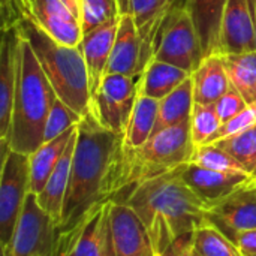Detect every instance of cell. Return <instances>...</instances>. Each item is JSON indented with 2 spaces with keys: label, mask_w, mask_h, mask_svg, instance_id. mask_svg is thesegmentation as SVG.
Returning a JSON list of instances; mask_svg holds the SVG:
<instances>
[{
  "label": "cell",
  "mask_w": 256,
  "mask_h": 256,
  "mask_svg": "<svg viewBox=\"0 0 256 256\" xmlns=\"http://www.w3.org/2000/svg\"><path fill=\"white\" fill-rule=\"evenodd\" d=\"M124 135L104 128L92 112L78 123L75 153L57 238L75 230L98 206L120 190Z\"/></svg>",
  "instance_id": "cell-1"
},
{
  "label": "cell",
  "mask_w": 256,
  "mask_h": 256,
  "mask_svg": "<svg viewBox=\"0 0 256 256\" xmlns=\"http://www.w3.org/2000/svg\"><path fill=\"white\" fill-rule=\"evenodd\" d=\"M182 168L122 190L114 201L132 207L144 222L154 254L159 256L174 240L195 232L206 222L208 204L183 180Z\"/></svg>",
  "instance_id": "cell-2"
},
{
  "label": "cell",
  "mask_w": 256,
  "mask_h": 256,
  "mask_svg": "<svg viewBox=\"0 0 256 256\" xmlns=\"http://www.w3.org/2000/svg\"><path fill=\"white\" fill-rule=\"evenodd\" d=\"M57 93L30 44L20 34L18 78L12 104L8 148L32 154L44 144L48 114Z\"/></svg>",
  "instance_id": "cell-3"
},
{
  "label": "cell",
  "mask_w": 256,
  "mask_h": 256,
  "mask_svg": "<svg viewBox=\"0 0 256 256\" xmlns=\"http://www.w3.org/2000/svg\"><path fill=\"white\" fill-rule=\"evenodd\" d=\"M30 44L57 98L82 117L90 112V81L80 46L56 40L26 14L15 26Z\"/></svg>",
  "instance_id": "cell-4"
},
{
  "label": "cell",
  "mask_w": 256,
  "mask_h": 256,
  "mask_svg": "<svg viewBox=\"0 0 256 256\" xmlns=\"http://www.w3.org/2000/svg\"><path fill=\"white\" fill-rule=\"evenodd\" d=\"M194 148L190 120L159 130L138 148H124L118 194L180 168L190 160Z\"/></svg>",
  "instance_id": "cell-5"
},
{
  "label": "cell",
  "mask_w": 256,
  "mask_h": 256,
  "mask_svg": "<svg viewBox=\"0 0 256 256\" xmlns=\"http://www.w3.org/2000/svg\"><path fill=\"white\" fill-rule=\"evenodd\" d=\"M153 58L174 64L190 74L202 62L201 42L186 8V0L182 3L174 0L162 20L156 36Z\"/></svg>",
  "instance_id": "cell-6"
},
{
  "label": "cell",
  "mask_w": 256,
  "mask_h": 256,
  "mask_svg": "<svg viewBox=\"0 0 256 256\" xmlns=\"http://www.w3.org/2000/svg\"><path fill=\"white\" fill-rule=\"evenodd\" d=\"M142 74H106L92 96L90 112L106 129L124 135L135 104L141 94Z\"/></svg>",
  "instance_id": "cell-7"
},
{
  "label": "cell",
  "mask_w": 256,
  "mask_h": 256,
  "mask_svg": "<svg viewBox=\"0 0 256 256\" xmlns=\"http://www.w3.org/2000/svg\"><path fill=\"white\" fill-rule=\"evenodd\" d=\"M30 192V154L8 148L0 174V249L9 246Z\"/></svg>",
  "instance_id": "cell-8"
},
{
  "label": "cell",
  "mask_w": 256,
  "mask_h": 256,
  "mask_svg": "<svg viewBox=\"0 0 256 256\" xmlns=\"http://www.w3.org/2000/svg\"><path fill=\"white\" fill-rule=\"evenodd\" d=\"M2 256H56L57 226L42 210L36 195L28 194L15 234Z\"/></svg>",
  "instance_id": "cell-9"
},
{
  "label": "cell",
  "mask_w": 256,
  "mask_h": 256,
  "mask_svg": "<svg viewBox=\"0 0 256 256\" xmlns=\"http://www.w3.org/2000/svg\"><path fill=\"white\" fill-rule=\"evenodd\" d=\"M22 10L56 40L80 46L84 38L81 0H24Z\"/></svg>",
  "instance_id": "cell-10"
},
{
  "label": "cell",
  "mask_w": 256,
  "mask_h": 256,
  "mask_svg": "<svg viewBox=\"0 0 256 256\" xmlns=\"http://www.w3.org/2000/svg\"><path fill=\"white\" fill-rule=\"evenodd\" d=\"M110 207L111 200L98 206L75 230L58 237L56 256H114Z\"/></svg>",
  "instance_id": "cell-11"
},
{
  "label": "cell",
  "mask_w": 256,
  "mask_h": 256,
  "mask_svg": "<svg viewBox=\"0 0 256 256\" xmlns=\"http://www.w3.org/2000/svg\"><path fill=\"white\" fill-rule=\"evenodd\" d=\"M256 51V0H226L218 54H242Z\"/></svg>",
  "instance_id": "cell-12"
},
{
  "label": "cell",
  "mask_w": 256,
  "mask_h": 256,
  "mask_svg": "<svg viewBox=\"0 0 256 256\" xmlns=\"http://www.w3.org/2000/svg\"><path fill=\"white\" fill-rule=\"evenodd\" d=\"M206 222L216 226L231 240L244 231L255 230L256 189L250 180L226 198L208 206Z\"/></svg>",
  "instance_id": "cell-13"
},
{
  "label": "cell",
  "mask_w": 256,
  "mask_h": 256,
  "mask_svg": "<svg viewBox=\"0 0 256 256\" xmlns=\"http://www.w3.org/2000/svg\"><path fill=\"white\" fill-rule=\"evenodd\" d=\"M110 224L112 255L156 256L148 231L132 207L111 200Z\"/></svg>",
  "instance_id": "cell-14"
},
{
  "label": "cell",
  "mask_w": 256,
  "mask_h": 256,
  "mask_svg": "<svg viewBox=\"0 0 256 256\" xmlns=\"http://www.w3.org/2000/svg\"><path fill=\"white\" fill-rule=\"evenodd\" d=\"M20 33L16 27L2 30L0 44V142L2 154L8 150L12 104L18 78Z\"/></svg>",
  "instance_id": "cell-15"
},
{
  "label": "cell",
  "mask_w": 256,
  "mask_h": 256,
  "mask_svg": "<svg viewBox=\"0 0 256 256\" xmlns=\"http://www.w3.org/2000/svg\"><path fill=\"white\" fill-rule=\"evenodd\" d=\"M182 177L184 183L208 206L226 198L250 180V176L246 172L216 171L192 162L183 165Z\"/></svg>",
  "instance_id": "cell-16"
},
{
  "label": "cell",
  "mask_w": 256,
  "mask_h": 256,
  "mask_svg": "<svg viewBox=\"0 0 256 256\" xmlns=\"http://www.w3.org/2000/svg\"><path fill=\"white\" fill-rule=\"evenodd\" d=\"M118 22H120V18H116L112 21L102 24L100 27L86 33L80 44V48L86 60L87 72H88L92 96L96 93L104 76L106 75L116 34L118 30Z\"/></svg>",
  "instance_id": "cell-17"
},
{
  "label": "cell",
  "mask_w": 256,
  "mask_h": 256,
  "mask_svg": "<svg viewBox=\"0 0 256 256\" xmlns=\"http://www.w3.org/2000/svg\"><path fill=\"white\" fill-rule=\"evenodd\" d=\"M194 84V100L195 104L213 105L226 92H230L231 82L220 54H213L200 63L192 72Z\"/></svg>",
  "instance_id": "cell-18"
},
{
  "label": "cell",
  "mask_w": 256,
  "mask_h": 256,
  "mask_svg": "<svg viewBox=\"0 0 256 256\" xmlns=\"http://www.w3.org/2000/svg\"><path fill=\"white\" fill-rule=\"evenodd\" d=\"M75 142H76V132L72 136V140L69 141L64 153L62 154V158H60L56 170L52 171L51 177L48 178L45 188L42 189L40 194L36 195L39 206L52 219L56 226H58L60 219H62L63 202H64L66 192H68L70 168H72V160H74V153H75Z\"/></svg>",
  "instance_id": "cell-19"
},
{
  "label": "cell",
  "mask_w": 256,
  "mask_h": 256,
  "mask_svg": "<svg viewBox=\"0 0 256 256\" xmlns=\"http://www.w3.org/2000/svg\"><path fill=\"white\" fill-rule=\"evenodd\" d=\"M226 0H186V8L194 20L202 57L218 54L219 30Z\"/></svg>",
  "instance_id": "cell-20"
},
{
  "label": "cell",
  "mask_w": 256,
  "mask_h": 256,
  "mask_svg": "<svg viewBox=\"0 0 256 256\" xmlns=\"http://www.w3.org/2000/svg\"><path fill=\"white\" fill-rule=\"evenodd\" d=\"M78 124L62 134L60 136L44 142L34 153L30 154V192L38 195L45 188L48 178L56 170L62 154L64 153L69 141L75 135Z\"/></svg>",
  "instance_id": "cell-21"
},
{
  "label": "cell",
  "mask_w": 256,
  "mask_h": 256,
  "mask_svg": "<svg viewBox=\"0 0 256 256\" xmlns=\"http://www.w3.org/2000/svg\"><path fill=\"white\" fill-rule=\"evenodd\" d=\"M192 74L174 64L152 60L142 72L141 94L160 100L182 86Z\"/></svg>",
  "instance_id": "cell-22"
},
{
  "label": "cell",
  "mask_w": 256,
  "mask_h": 256,
  "mask_svg": "<svg viewBox=\"0 0 256 256\" xmlns=\"http://www.w3.org/2000/svg\"><path fill=\"white\" fill-rule=\"evenodd\" d=\"M194 105V84L190 75L182 86H178L174 92L159 100V112L153 135L165 128H171L190 120Z\"/></svg>",
  "instance_id": "cell-23"
},
{
  "label": "cell",
  "mask_w": 256,
  "mask_h": 256,
  "mask_svg": "<svg viewBox=\"0 0 256 256\" xmlns=\"http://www.w3.org/2000/svg\"><path fill=\"white\" fill-rule=\"evenodd\" d=\"M159 112V100L140 94L124 132V148H138L153 135Z\"/></svg>",
  "instance_id": "cell-24"
},
{
  "label": "cell",
  "mask_w": 256,
  "mask_h": 256,
  "mask_svg": "<svg viewBox=\"0 0 256 256\" xmlns=\"http://www.w3.org/2000/svg\"><path fill=\"white\" fill-rule=\"evenodd\" d=\"M231 87L237 90L246 104L256 102V51L222 56Z\"/></svg>",
  "instance_id": "cell-25"
},
{
  "label": "cell",
  "mask_w": 256,
  "mask_h": 256,
  "mask_svg": "<svg viewBox=\"0 0 256 256\" xmlns=\"http://www.w3.org/2000/svg\"><path fill=\"white\" fill-rule=\"evenodd\" d=\"M194 249L201 256H244L230 237L208 222L195 230Z\"/></svg>",
  "instance_id": "cell-26"
},
{
  "label": "cell",
  "mask_w": 256,
  "mask_h": 256,
  "mask_svg": "<svg viewBox=\"0 0 256 256\" xmlns=\"http://www.w3.org/2000/svg\"><path fill=\"white\" fill-rule=\"evenodd\" d=\"M219 147L228 152L243 168L244 171L252 176L256 171V123L254 126L216 141Z\"/></svg>",
  "instance_id": "cell-27"
},
{
  "label": "cell",
  "mask_w": 256,
  "mask_h": 256,
  "mask_svg": "<svg viewBox=\"0 0 256 256\" xmlns=\"http://www.w3.org/2000/svg\"><path fill=\"white\" fill-rule=\"evenodd\" d=\"M224 123L220 122L216 106L195 104L190 114V138L194 147L207 144L208 140L220 129Z\"/></svg>",
  "instance_id": "cell-28"
},
{
  "label": "cell",
  "mask_w": 256,
  "mask_h": 256,
  "mask_svg": "<svg viewBox=\"0 0 256 256\" xmlns=\"http://www.w3.org/2000/svg\"><path fill=\"white\" fill-rule=\"evenodd\" d=\"M200 166L216 170V171H234V172H246L244 168L222 147L218 144H202L194 148L190 160ZM248 174V172H246Z\"/></svg>",
  "instance_id": "cell-29"
},
{
  "label": "cell",
  "mask_w": 256,
  "mask_h": 256,
  "mask_svg": "<svg viewBox=\"0 0 256 256\" xmlns=\"http://www.w3.org/2000/svg\"><path fill=\"white\" fill-rule=\"evenodd\" d=\"M81 2H82L84 34L123 15L122 0H81Z\"/></svg>",
  "instance_id": "cell-30"
},
{
  "label": "cell",
  "mask_w": 256,
  "mask_h": 256,
  "mask_svg": "<svg viewBox=\"0 0 256 256\" xmlns=\"http://www.w3.org/2000/svg\"><path fill=\"white\" fill-rule=\"evenodd\" d=\"M81 120H82L81 114L74 111L68 104H64L62 99L57 98L50 114H48V118H46L44 142H48V141L60 136L70 128L76 126Z\"/></svg>",
  "instance_id": "cell-31"
},
{
  "label": "cell",
  "mask_w": 256,
  "mask_h": 256,
  "mask_svg": "<svg viewBox=\"0 0 256 256\" xmlns=\"http://www.w3.org/2000/svg\"><path fill=\"white\" fill-rule=\"evenodd\" d=\"M174 0H126V14H130L141 28L162 14Z\"/></svg>",
  "instance_id": "cell-32"
},
{
  "label": "cell",
  "mask_w": 256,
  "mask_h": 256,
  "mask_svg": "<svg viewBox=\"0 0 256 256\" xmlns=\"http://www.w3.org/2000/svg\"><path fill=\"white\" fill-rule=\"evenodd\" d=\"M256 123V102L254 104H249L237 117H234L232 120H230L228 123H224L220 126V129L208 140L207 144H212V142H216V141H220L224 138H228L231 135H236L250 126H254Z\"/></svg>",
  "instance_id": "cell-33"
},
{
  "label": "cell",
  "mask_w": 256,
  "mask_h": 256,
  "mask_svg": "<svg viewBox=\"0 0 256 256\" xmlns=\"http://www.w3.org/2000/svg\"><path fill=\"white\" fill-rule=\"evenodd\" d=\"M214 106H216V111H218L220 122L228 123L230 120L237 117L248 106V104L237 90L231 88L214 104Z\"/></svg>",
  "instance_id": "cell-34"
},
{
  "label": "cell",
  "mask_w": 256,
  "mask_h": 256,
  "mask_svg": "<svg viewBox=\"0 0 256 256\" xmlns=\"http://www.w3.org/2000/svg\"><path fill=\"white\" fill-rule=\"evenodd\" d=\"M194 254V232L183 234L174 240L159 256H192Z\"/></svg>",
  "instance_id": "cell-35"
},
{
  "label": "cell",
  "mask_w": 256,
  "mask_h": 256,
  "mask_svg": "<svg viewBox=\"0 0 256 256\" xmlns=\"http://www.w3.org/2000/svg\"><path fill=\"white\" fill-rule=\"evenodd\" d=\"M232 242L244 255H256V228L238 234Z\"/></svg>",
  "instance_id": "cell-36"
},
{
  "label": "cell",
  "mask_w": 256,
  "mask_h": 256,
  "mask_svg": "<svg viewBox=\"0 0 256 256\" xmlns=\"http://www.w3.org/2000/svg\"><path fill=\"white\" fill-rule=\"evenodd\" d=\"M250 184H252V186H254V188H255V189H256V180H254V178H250Z\"/></svg>",
  "instance_id": "cell-37"
},
{
  "label": "cell",
  "mask_w": 256,
  "mask_h": 256,
  "mask_svg": "<svg viewBox=\"0 0 256 256\" xmlns=\"http://www.w3.org/2000/svg\"><path fill=\"white\" fill-rule=\"evenodd\" d=\"M192 256H201V255H200V254H198V252H196V250L194 249V254H192Z\"/></svg>",
  "instance_id": "cell-38"
},
{
  "label": "cell",
  "mask_w": 256,
  "mask_h": 256,
  "mask_svg": "<svg viewBox=\"0 0 256 256\" xmlns=\"http://www.w3.org/2000/svg\"><path fill=\"white\" fill-rule=\"evenodd\" d=\"M250 178H254V180H256V171H255V172H254V174H252V176H250Z\"/></svg>",
  "instance_id": "cell-39"
},
{
  "label": "cell",
  "mask_w": 256,
  "mask_h": 256,
  "mask_svg": "<svg viewBox=\"0 0 256 256\" xmlns=\"http://www.w3.org/2000/svg\"><path fill=\"white\" fill-rule=\"evenodd\" d=\"M18 2H20V3H21V4H22V3H24V0H18Z\"/></svg>",
  "instance_id": "cell-40"
},
{
  "label": "cell",
  "mask_w": 256,
  "mask_h": 256,
  "mask_svg": "<svg viewBox=\"0 0 256 256\" xmlns=\"http://www.w3.org/2000/svg\"><path fill=\"white\" fill-rule=\"evenodd\" d=\"M244 256H256V255H244Z\"/></svg>",
  "instance_id": "cell-41"
}]
</instances>
